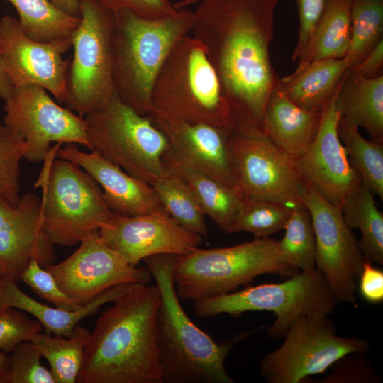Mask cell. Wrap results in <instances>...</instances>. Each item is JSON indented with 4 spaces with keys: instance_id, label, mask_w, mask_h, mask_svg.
I'll list each match as a JSON object with an SVG mask.
<instances>
[{
    "instance_id": "cell-23",
    "label": "cell",
    "mask_w": 383,
    "mask_h": 383,
    "mask_svg": "<svg viewBox=\"0 0 383 383\" xmlns=\"http://www.w3.org/2000/svg\"><path fill=\"white\" fill-rule=\"evenodd\" d=\"M133 284L128 283L114 286L77 310L67 311L43 304L26 294L16 282L4 280L0 308L11 307L29 313L40 323L45 332L68 338L73 335L74 328L82 320L96 313L103 305L119 298Z\"/></svg>"
},
{
    "instance_id": "cell-45",
    "label": "cell",
    "mask_w": 383,
    "mask_h": 383,
    "mask_svg": "<svg viewBox=\"0 0 383 383\" xmlns=\"http://www.w3.org/2000/svg\"><path fill=\"white\" fill-rule=\"evenodd\" d=\"M13 89L5 70L0 41V99L5 101L11 95Z\"/></svg>"
},
{
    "instance_id": "cell-33",
    "label": "cell",
    "mask_w": 383,
    "mask_h": 383,
    "mask_svg": "<svg viewBox=\"0 0 383 383\" xmlns=\"http://www.w3.org/2000/svg\"><path fill=\"white\" fill-rule=\"evenodd\" d=\"M167 213L184 228L207 240L209 232L201 206L174 174L169 173L152 185Z\"/></svg>"
},
{
    "instance_id": "cell-22",
    "label": "cell",
    "mask_w": 383,
    "mask_h": 383,
    "mask_svg": "<svg viewBox=\"0 0 383 383\" xmlns=\"http://www.w3.org/2000/svg\"><path fill=\"white\" fill-rule=\"evenodd\" d=\"M321 111L304 109L277 89L272 93L262 122V130L281 150L296 159L314 140Z\"/></svg>"
},
{
    "instance_id": "cell-25",
    "label": "cell",
    "mask_w": 383,
    "mask_h": 383,
    "mask_svg": "<svg viewBox=\"0 0 383 383\" xmlns=\"http://www.w3.org/2000/svg\"><path fill=\"white\" fill-rule=\"evenodd\" d=\"M348 67L345 57L299 65L292 74L280 78L277 88L299 107L320 111L338 87Z\"/></svg>"
},
{
    "instance_id": "cell-12",
    "label": "cell",
    "mask_w": 383,
    "mask_h": 383,
    "mask_svg": "<svg viewBox=\"0 0 383 383\" xmlns=\"http://www.w3.org/2000/svg\"><path fill=\"white\" fill-rule=\"evenodd\" d=\"M228 147L235 190L242 198L265 199L292 207L303 204L304 179L294 159L262 128L231 129Z\"/></svg>"
},
{
    "instance_id": "cell-5",
    "label": "cell",
    "mask_w": 383,
    "mask_h": 383,
    "mask_svg": "<svg viewBox=\"0 0 383 383\" xmlns=\"http://www.w3.org/2000/svg\"><path fill=\"white\" fill-rule=\"evenodd\" d=\"M194 12L146 18L122 10L115 13L113 81L117 95L147 116L155 77L174 45L191 32Z\"/></svg>"
},
{
    "instance_id": "cell-28",
    "label": "cell",
    "mask_w": 383,
    "mask_h": 383,
    "mask_svg": "<svg viewBox=\"0 0 383 383\" xmlns=\"http://www.w3.org/2000/svg\"><path fill=\"white\" fill-rule=\"evenodd\" d=\"M373 194L362 183L343 202V218L351 229L360 232V247L365 261L383 264V214Z\"/></svg>"
},
{
    "instance_id": "cell-7",
    "label": "cell",
    "mask_w": 383,
    "mask_h": 383,
    "mask_svg": "<svg viewBox=\"0 0 383 383\" xmlns=\"http://www.w3.org/2000/svg\"><path fill=\"white\" fill-rule=\"evenodd\" d=\"M62 144L52 147L45 158L35 188L42 190L43 228L54 245L80 243L98 232L111 219L102 190L79 166L56 156Z\"/></svg>"
},
{
    "instance_id": "cell-15",
    "label": "cell",
    "mask_w": 383,
    "mask_h": 383,
    "mask_svg": "<svg viewBox=\"0 0 383 383\" xmlns=\"http://www.w3.org/2000/svg\"><path fill=\"white\" fill-rule=\"evenodd\" d=\"M67 258L45 267L60 289L79 306L105 290L122 284H148L152 278L146 267L133 266L101 238L89 235Z\"/></svg>"
},
{
    "instance_id": "cell-16",
    "label": "cell",
    "mask_w": 383,
    "mask_h": 383,
    "mask_svg": "<svg viewBox=\"0 0 383 383\" xmlns=\"http://www.w3.org/2000/svg\"><path fill=\"white\" fill-rule=\"evenodd\" d=\"M0 41L5 70L13 88L38 85L64 103L70 60L62 55L72 48L71 38L33 40L23 33L18 18L6 14L0 20Z\"/></svg>"
},
{
    "instance_id": "cell-37",
    "label": "cell",
    "mask_w": 383,
    "mask_h": 383,
    "mask_svg": "<svg viewBox=\"0 0 383 383\" xmlns=\"http://www.w3.org/2000/svg\"><path fill=\"white\" fill-rule=\"evenodd\" d=\"M9 355L2 383H56L50 370L42 365L43 357L31 340L20 343Z\"/></svg>"
},
{
    "instance_id": "cell-6",
    "label": "cell",
    "mask_w": 383,
    "mask_h": 383,
    "mask_svg": "<svg viewBox=\"0 0 383 383\" xmlns=\"http://www.w3.org/2000/svg\"><path fill=\"white\" fill-rule=\"evenodd\" d=\"M297 272L284 257L279 240L255 238L229 247L197 248L179 255L173 276L179 298L195 301L234 292L259 275L290 277Z\"/></svg>"
},
{
    "instance_id": "cell-20",
    "label": "cell",
    "mask_w": 383,
    "mask_h": 383,
    "mask_svg": "<svg viewBox=\"0 0 383 383\" xmlns=\"http://www.w3.org/2000/svg\"><path fill=\"white\" fill-rule=\"evenodd\" d=\"M56 156L87 172L101 187L104 200L113 213L126 216L167 213L152 185L128 174L96 151L85 152L69 143L60 147Z\"/></svg>"
},
{
    "instance_id": "cell-39",
    "label": "cell",
    "mask_w": 383,
    "mask_h": 383,
    "mask_svg": "<svg viewBox=\"0 0 383 383\" xmlns=\"http://www.w3.org/2000/svg\"><path fill=\"white\" fill-rule=\"evenodd\" d=\"M21 279L38 296L55 307L74 311L82 306L70 298L60 289L53 275L35 260H32L22 272Z\"/></svg>"
},
{
    "instance_id": "cell-21",
    "label": "cell",
    "mask_w": 383,
    "mask_h": 383,
    "mask_svg": "<svg viewBox=\"0 0 383 383\" xmlns=\"http://www.w3.org/2000/svg\"><path fill=\"white\" fill-rule=\"evenodd\" d=\"M150 120L165 134L170 149L177 156L236 192L228 147L230 128L206 123Z\"/></svg>"
},
{
    "instance_id": "cell-18",
    "label": "cell",
    "mask_w": 383,
    "mask_h": 383,
    "mask_svg": "<svg viewBox=\"0 0 383 383\" xmlns=\"http://www.w3.org/2000/svg\"><path fill=\"white\" fill-rule=\"evenodd\" d=\"M340 84L321 110L320 125L314 140L294 162L302 178L328 202L341 209L346 196L357 189L362 181L350 165L338 134L340 115L335 99Z\"/></svg>"
},
{
    "instance_id": "cell-24",
    "label": "cell",
    "mask_w": 383,
    "mask_h": 383,
    "mask_svg": "<svg viewBox=\"0 0 383 383\" xmlns=\"http://www.w3.org/2000/svg\"><path fill=\"white\" fill-rule=\"evenodd\" d=\"M162 161L165 168L189 190L205 216L228 233L242 197L234 189L183 161L170 148L165 152Z\"/></svg>"
},
{
    "instance_id": "cell-26",
    "label": "cell",
    "mask_w": 383,
    "mask_h": 383,
    "mask_svg": "<svg viewBox=\"0 0 383 383\" xmlns=\"http://www.w3.org/2000/svg\"><path fill=\"white\" fill-rule=\"evenodd\" d=\"M335 105L340 116L364 128L370 140L383 145V75L367 79L346 72Z\"/></svg>"
},
{
    "instance_id": "cell-49",
    "label": "cell",
    "mask_w": 383,
    "mask_h": 383,
    "mask_svg": "<svg viewBox=\"0 0 383 383\" xmlns=\"http://www.w3.org/2000/svg\"><path fill=\"white\" fill-rule=\"evenodd\" d=\"M4 284V280L0 279V297L2 293Z\"/></svg>"
},
{
    "instance_id": "cell-30",
    "label": "cell",
    "mask_w": 383,
    "mask_h": 383,
    "mask_svg": "<svg viewBox=\"0 0 383 383\" xmlns=\"http://www.w3.org/2000/svg\"><path fill=\"white\" fill-rule=\"evenodd\" d=\"M90 332L77 325L71 337H62L41 331L31 341L50 364L56 383L77 382Z\"/></svg>"
},
{
    "instance_id": "cell-44",
    "label": "cell",
    "mask_w": 383,
    "mask_h": 383,
    "mask_svg": "<svg viewBox=\"0 0 383 383\" xmlns=\"http://www.w3.org/2000/svg\"><path fill=\"white\" fill-rule=\"evenodd\" d=\"M383 69V40L355 67L348 73L357 76L372 79L382 75Z\"/></svg>"
},
{
    "instance_id": "cell-43",
    "label": "cell",
    "mask_w": 383,
    "mask_h": 383,
    "mask_svg": "<svg viewBox=\"0 0 383 383\" xmlns=\"http://www.w3.org/2000/svg\"><path fill=\"white\" fill-rule=\"evenodd\" d=\"M362 297L367 301L378 304L383 301V271L365 261L357 281Z\"/></svg>"
},
{
    "instance_id": "cell-11",
    "label": "cell",
    "mask_w": 383,
    "mask_h": 383,
    "mask_svg": "<svg viewBox=\"0 0 383 383\" xmlns=\"http://www.w3.org/2000/svg\"><path fill=\"white\" fill-rule=\"evenodd\" d=\"M282 344L266 354L260 376L269 383H301L325 373L338 360L351 353H366L369 342L337 335L328 316L302 315L287 328Z\"/></svg>"
},
{
    "instance_id": "cell-35",
    "label": "cell",
    "mask_w": 383,
    "mask_h": 383,
    "mask_svg": "<svg viewBox=\"0 0 383 383\" xmlns=\"http://www.w3.org/2000/svg\"><path fill=\"white\" fill-rule=\"evenodd\" d=\"M284 229L279 244L287 262L301 271L316 270V237L310 213L304 204L292 208Z\"/></svg>"
},
{
    "instance_id": "cell-4",
    "label": "cell",
    "mask_w": 383,
    "mask_h": 383,
    "mask_svg": "<svg viewBox=\"0 0 383 383\" xmlns=\"http://www.w3.org/2000/svg\"><path fill=\"white\" fill-rule=\"evenodd\" d=\"M148 116L231 129L230 111L201 44L189 35L172 48L154 81Z\"/></svg>"
},
{
    "instance_id": "cell-10",
    "label": "cell",
    "mask_w": 383,
    "mask_h": 383,
    "mask_svg": "<svg viewBox=\"0 0 383 383\" xmlns=\"http://www.w3.org/2000/svg\"><path fill=\"white\" fill-rule=\"evenodd\" d=\"M115 13L98 0H82L80 23L72 35L66 107L80 116L116 93L113 81Z\"/></svg>"
},
{
    "instance_id": "cell-27",
    "label": "cell",
    "mask_w": 383,
    "mask_h": 383,
    "mask_svg": "<svg viewBox=\"0 0 383 383\" xmlns=\"http://www.w3.org/2000/svg\"><path fill=\"white\" fill-rule=\"evenodd\" d=\"M352 4L353 0H326L299 65L345 56L350 40Z\"/></svg>"
},
{
    "instance_id": "cell-41",
    "label": "cell",
    "mask_w": 383,
    "mask_h": 383,
    "mask_svg": "<svg viewBox=\"0 0 383 383\" xmlns=\"http://www.w3.org/2000/svg\"><path fill=\"white\" fill-rule=\"evenodd\" d=\"M105 7L116 13L130 11L146 18H162L175 15L178 10L170 0H98Z\"/></svg>"
},
{
    "instance_id": "cell-46",
    "label": "cell",
    "mask_w": 383,
    "mask_h": 383,
    "mask_svg": "<svg viewBox=\"0 0 383 383\" xmlns=\"http://www.w3.org/2000/svg\"><path fill=\"white\" fill-rule=\"evenodd\" d=\"M59 9L65 13L80 18V4L82 0H50Z\"/></svg>"
},
{
    "instance_id": "cell-1",
    "label": "cell",
    "mask_w": 383,
    "mask_h": 383,
    "mask_svg": "<svg viewBox=\"0 0 383 383\" xmlns=\"http://www.w3.org/2000/svg\"><path fill=\"white\" fill-rule=\"evenodd\" d=\"M279 0H201L192 36L213 67L230 111L231 129L262 128L280 78L270 58Z\"/></svg>"
},
{
    "instance_id": "cell-31",
    "label": "cell",
    "mask_w": 383,
    "mask_h": 383,
    "mask_svg": "<svg viewBox=\"0 0 383 383\" xmlns=\"http://www.w3.org/2000/svg\"><path fill=\"white\" fill-rule=\"evenodd\" d=\"M337 131L350 165L362 183L382 200L383 145L363 138L358 128L343 116H340Z\"/></svg>"
},
{
    "instance_id": "cell-8",
    "label": "cell",
    "mask_w": 383,
    "mask_h": 383,
    "mask_svg": "<svg viewBox=\"0 0 383 383\" xmlns=\"http://www.w3.org/2000/svg\"><path fill=\"white\" fill-rule=\"evenodd\" d=\"M340 301L326 277L318 270L297 272L279 283L261 284L194 301L200 318L220 314L238 316L248 311L274 312L267 328L270 338H282L289 326L302 315L329 316Z\"/></svg>"
},
{
    "instance_id": "cell-38",
    "label": "cell",
    "mask_w": 383,
    "mask_h": 383,
    "mask_svg": "<svg viewBox=\"0 0 383 383\" xmlns=\"http://www.w3.org/2000/svg\"><path fill=\"white\" fill-rule=\"evenodd\" d=\"M43 328L24 311L11 307L0 308V350L10 354L20 343L31 340Z\"/></svg>"
},
{
    "instance_id": "cell-40",
    "label": "cell",
    "mask_w": 383,
    "mask_h": 383,
    "mask_svg": "<svg viewBox=\"0 0 383 383\" xmlns=\"http://www.w3.org/2000/svg\"><path fill=\"white\" fill-rule=\"evenodd\" d=\"M331 372L321 383H376L380 382L377 372L365 353L346 355L332 365Z\"/></svg>"
},
{
    "instance_id": "cell-19",
    "label": "cell",
    "mask_w": 383,
    "mask_h": 383,
    "mask_svg": "<svg viewBox=\"0 0 383 383\" xmlns=\"http://www.w3.org/2000/svg\"><path fill=\"white\" fill-rule=\"evenodd\" d=\"M55 258L43 228L40 199L27 193L13 206L0 197V279L17 282L32 260L45 267Z\"/></svg>"
},
{
    "instance_id": "cell-14",
    "label": "cell",
    "mask_w": 383,
    "mask_h": 383,
    "mask_svg": "<svg viewBox=\"0 0 383 383\" xmlns=\"http://www.w3.org/2000/svg\"><path fill=\"white\" fill-rule=\"evenodd\" d=\"M301 201L310 213L314 230L316 270L326 277L340 302H354L365 261L359 240L346 223L341 209L328 202L305 180Z\"/></svg>"
},
{
    "instance_id": "cell-13",
    "label": "cell",
    "mask_w": 383,
    "mask_h": 383,
    "mask_svg": "<svg viewBox=\"0 0 383 383\" xmlns=\"http://www.w3.org/2000/svg\"><path fill=\"white\" fill-rule=\"evenodd\" d=\"M4 111V125L23 139L28 162L43 161L52 143L90 148L84 118L56 104L38 85L14 88Z\"/></svg>"
},
{
    "instance_id": "cell-42",
    "label": "cell",
    "mask_w": 383,
    "mask_h": 383,
    "mask_svg": "<svg viewBox=\"0 0 383 383\" xmlns=\"http://www.w3.org/2000/svg\"><path fill=\"white\" fill-rule=\"evenodd\" d=\"M299 18V38L292 60L302 55L321 15L326 0H296Z\"/></svg>"
},
{
    "instance_id": "cell-29",
    "label": "cell",
    "mask_w": 383,
    "mask_h": 383,
    "mask_svg": "<svg viewBox=\"0 0 383 383\" xmlns=\"http://www.w3.org/2000/svg\"><path fill=\"white\" fill-rule=\"evenodd\" d=\"M6 1L16 9L23 33L37 41L71 38L80 23V18L65 13L50 0Z\"/></svg>"
},
{
    "instance_id": "cell-34",
    "label": "cell",
    "mask_w": 383,
    "mask_h": 383,
    "mask_svg": "<svg viewBox=\"0 0 383 383\" xmlns=\"http://www.w3.org/2000/svg\"><path fill=\"white\" fill-rule=\"evenodd\" d=\"M292 208L269 199L243 197L228 233L247 232L256 238H269L284 228Z\"/></svg>"
},
{
    "instance_id": "cell-32",
    "label": "cell",
    "mask_w": 383,
    "mask_h": 383,
    "mask_svg": "<svg viewBox=\"0 0 383 383\" xmlns=\"http://www.w3.org/2000/svg\"><path fill=\"white\" fill-rule=\"evenodd\" d=\"M383 40V0H353L350 44L344 57L347 72Z\"/></svg>"
},
{
    "instance_id": "cell-17",
    "label": "cell",
    "mask_w": 383,
    "mask_h": 383,
    "mask_svg": "<svg viewBox=\"0 0 383 383\" xmlns=\"http://www.w3.org/2000/svg\"><path fill=\"white\" fill-rule=\"evenodd\" d=\"M101 239L130 265L156 255H186L199 248L202 238L174 221L167 213L126 216L113 213L99 231Z\"/></svg>"
},
{
    "instance_id": "cell-9",
    "label": "cell",
    "mask_w": 383,
    "mask_h": 383,
    "mask_svg": "<svg viewBox=\"0 0 383 383\" xmlns=\"http://www.w3.org/2000/svg\"><path fill=\"white\" fill-rule=\"evenodd\" d=\"M84 118L89 150L150 185L169 173L162 161L169 148L166 136L148 116L138 113L116 93Z\"/></svg>"
},
{
    "instance_id": "cell-47",
    "label": "cell",
    "mask_w": 383,
    "mask_h": 383,
    "mask_svg": "<svg viewBox=\"0 0 383 383\" xmlns=\"http://www.w3.org/2000/svg\"><path fill=\"white\" fill-rule=\"evenodd\" d=\"M9 355L0 350V383L3 382V379L9 367Z\"/></svg>"
},
{
    "instance_id": "cell-2",
    "label": "cell",
    "mask_w": 383,
    "mask_h": 383,
    "mask_svg": "<svg viewBox=\"0 0 383 383\" xmlns=\"http://www.w3.org/2000/svg\"><path fill=\"white\" fill-rule=\"evenodd\" d=\"M156 284H134L89 333L77 383H162L157 340Z\"/></svg>"
},
{
    "instance_id": "cell-48",
    "label": "cell",
    "mask_w": 383,
    "mask_h": 383,
    "mask_svg": "<svg viewBox=\"0 0 383 383\" xmlns=\"http://www.w3.org/2000/svg\"><path fill=\"white\" fill-rule=\"evenodd\" d=\"M201 0H179L173 3V6L176 10L188 9L190 6L198 4Z\"/></svg>"
},
{
    "instance_id": "cell-3",
    "label": "cell",
    "mask_w": 383,
    "mask_h": 383,
    "mask_svg": "<svg viewBox=\"0 0 383 383\" xmlns=\"http://www.w3.org/2000/svg\"><path fill=\"white\" fill-rule=\"evenodd\" d=\"M178 256L160 254L143 260L160 295L157 340L163 382L233 383L225 361L250 332L218 343L193 323L180 304L174 282Z\"/></svg>"
},
{
    "instance_id": "cell-36",
    "label": "cell",
    "mask_w": 383,
    "mask_h": 383,
    "mask_svg": "<svg viewBox=\"0 0 383 383\" xmlns=\"http://www.w3.org/2000/svg\"><path fill=\"white\" fill-rule=\"evenodd\" d=\"M25 150L23 139L0 123V197L13 206H16L21 199L20 162Z\"/></svg>"
}]
</instances>
